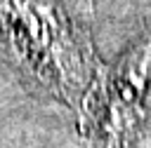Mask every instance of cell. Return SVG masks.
Segmentation results:
<instances>
[{
  "label": "cell",
  "instance_id": "cell-1",
  "mask_svg": "<svg viewBox=\"0 0 151 148\" xmlns=\"http://www.w3.org/2000/svg\"><path fill=\"white\" fill-rule=\"evenodd\" d=\"M151 117V26L94 85L83 117L90 148H132Z\"/></svg>",
  "mask_w": 151,
  "mask_h": 148
},
{
  "label": "cell",
  "instance_id": "cell-2",
  "mask_svg": "<svg viewBox=\"0 0 151 148\" xmlns=\"http://www.w3.org/2000/svg\"><path fill=\"white\" fill-rule=\"evenodd\" d=\"M0 28L40 73L54 66L61 80L83 82L90 47L59 0H0Z\"/></svg>",
  "mask_w": 151,
  "mask_h": 148
}]
</instances>
